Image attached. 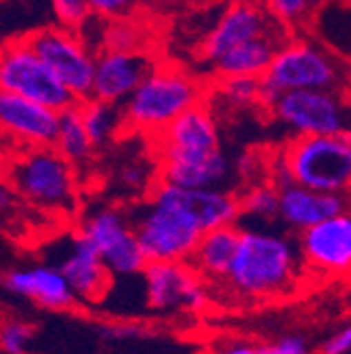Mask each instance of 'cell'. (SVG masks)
Instances as JSON below:
<instances>
[{"mask_svg":"<svg viewBox=\"0 0 351 354\" xmlns=\"http://www.w3.org/2000/svg\"><path fill=\"white\" fill-rule=\"evenodd\" d=\"M301 263L297 243L288 236L265 228H244L223 281L244 297H274L294 287Z\"/></svg>","mask_w":351,"mask_h":354,"instance_id":"cell-1","label":"cell"},{"mask_svg":"<svg viewBox=\"0 0 351 354\" xmlns=\"http://www.w3.org/2000/svg\"><path fill=\"white\" fill-rule=\"evenodd\" d=\"M130 224L148 261H190L204 232L188 203V190L160 180Z\"/></svg>","mask_w":351,"mask_h":354,"instance_id":"cell-2","label":"cell"},{"mask_svg":"<svg viewBox=\"0 0 351 354\" xmlns=\"http://www.w3.org/2000/svg\"><path fill=\"white\" fill-rule=\"evenodd\" d=\"M23 205L49 215H72L80 198L78 169L53 146L19 148L0 165Z\"/></svg>","mask_w":351,"mask_h":354,"instance_id":"cell-3","label":"cell"},{"mask_svg":"<svg viewBox=\"0 0 351 354\" xmlns=\"http://www.w3.org/2000/svg\"><path fill=\"white\" fill-rule=\"evenodd\" d=\"M206 100L204 82L185 68L154 64L122 108L124 133L154 138L170 120Z\"/></svg>","mask_w":351,"mask_h":354,"instance_id":"cell-4","label":"cell"},{"mask_svg":"<svg viewBox=\"0 0 351 354\" xmlns=\"http://www.w3.org/2000/svg\"><path fill=\"white\" fill-rule=\"evenodd\" d=\"M261 80V108H268L274 97L301 88H337L345 91L347 64L328 44L310 38H286Z\"/></svg>","mask_w":351,"mask_h":354,"instance_id":"cell-5","label":"cell"},{"mask_svg":"<svg viewBox=\"0 0 351 354\" xmlns=\"http://www.w3.org/2000/svg\"><path fill=\"white\" fill-rule=\"evenodd\" d=\"M276 158L284 167L290 184L334 194H347L351 188L349 133L292 138Z\"/></svg>","mask_w":351,"mask_h":354,"instance_id":"cell-6","label":"cell"},{"mask_svg":"<svg viewBox=\"0 0 351 354\" xmlns=\"http://www.w3.org/2000/svg\"><path fill=\"white\" fill-rule=\"evenodd\" d=\"M270 116L292 138L349 133V102L337 88H301L286 91L265 108Z\"/></svg>","mask_w":351,"mask_h":354,"instance_id":"cell-7","label":"cell"},{"mask_svg":"<svg viewBox=\"0 0 351 354\" xmlns=\"http://www.w3.org/2000/svg\"><path fill=\"white\" fill-rule=\"evenodd\" d=\"M0 91L21 95L55 112L78 104L45 62L36 55L28 38H15L0 44Z\"/></svg>","mask_w":351,"mask_h":354,"instance_id":"cell-8","label":"cell"},{"mask_svg":"<svg viewBox=\"0 0 351 354\" xmlns=\"http://www.w3.org/2000/svg\"><path fill=\"white\" fill-rule=\"evenodd\" d=\"M26 38L36 55L45 62V66L76 97V102L91 97L97 51L80 36L78 30L49 26L32 32Z\"/></svg>","mask_w":351,"mask_h":354,"instance_id":"cell-9","label":"cell"},{"mask_svg":"<svg viewBox=\"0 0 351 354\" xmlns=\"http://www.w3.org/2000/svg\"><path fill=\"white\" fill-rule=\"evenodd\" d=\"M78 234L97 251L112 274L135 277L148 263L133 224L118 207L103 205L89 211L80 221Z\"/></svg>","mask_w":351,"mask_h":354,"instance_id":"cell-10","label":"cell"},{"mask_svg":"<svg viewBox=\"0 0 351 354\" xmlns=\"http://www.w3.org/2000/svg\"><path fill=\"white\" fill-rule=\"evenodd\" d=\"M278 30L286 28L270 15L261 0H234L206 34L200 47V57L210 66L238 44Z\"/></svg>","mask_w":351,"mask_h":354,"instance_id":"cell-11","label":"cell"},{"mask_svg":"<svg viewBox=\"0 0 351 354\" xmlns=\"http://www.w3.org/2000/svg\"><path fill=\"white\" fill-rule=\"evenodd\" d=\"M148 304L154 310H202L208 304L206 285L188 261H148L141 270Z\"/></svg>","mask_w":351,"mask_h":354,"instance_id":"cell-12","label":"cell"},{"mask_svg":"<svg viewBox=\"0 0 351 354\" xmlns=\"http://www.w3.org/2000/svg\"><path fill=\"white\" fill-rule=\"evenodd\" d=\"M301 261L324 274H345L351 266V217L332 215L299 232Z\"/></svg>","mask_w":351,"mask_h":354,"instance_id":"cell-13","label":"cell"},{"mask_svg":"<svg viewBox=\"0 0 351 354\" xmlns=\"http://www.w3.org/2000/svg\"><path fill=\"white\" fill-rule=\"evenodd\" d=\"M57 118L59 112L47 106L0 91V138L15 148L53 146Z\"/></svg>","mask_w":351,"mask_h":354,"instance_id":"cell-14","label":"cell"},{"mask_svg":"<svg viewBox=\"0 0 351 354\" xmlns=\"http://www.w3.org/2000/svg\"><path fill=\"white\" fill-rule=\"evenodd\" d=\"M154 142L156 158L198 154L219 148V124L212 106H208V102L192 106L156 133Z\"/></svg>","mask_w":351,"mask_h":354,"instance_id":"cell-15","label":"cell"},{"mask_svg":"<svg viewBox=\"0 0 351 354\" xmlns=\"http://www.w3.org/2000/svg\"><path fill=\"white\" fill-rule=\"evenodd\" d=\"M154 59L143 51L99 49L95 55L91 97L122 106L152 70Z\"/></svg>","mask_w":351,"mask_h":354,"instance_id":"cell-16","label":"cell"},{"mask_svg":"<svg viewBox=\"0 0 351 354\" xmlns=\"http://www.w3.org/2000/svg\"><path fill=\"white\" fill-rule=\"evenodd\" d=\"M160 182L179 188H223L232 177V162L221 148L198 154L156 158Z\"/></svg>","mask_w":351,"mask_h":354,"instance_id":"cell-17","label":"cell"},{"mask_svg":"<svg viewBox=\"0 0 351 354\" xmlns=\"http://www.w3.org/2000/svg\"><path fill=\"white\" fill-rule=\"evenodd\" d=\"M347 205V194L320 192L299 184L278 188V219L294 232H303L332 215L345 213Z\"/></svg>","mask_w":351,"mask_h":354,"instance_id":"cell-18","label":"cell"},{"mask_svg":"<svg viewBox=\"0 0 351 354\" xmlns=\"http://www.w3.org/2000/svg\"><path fill=\"white\" fill-rule=\"evenodd\" d=\"M57 268L61 270L74 297L78 299L99 301L112 283V272L108 270L103 259L78 232L72 236V247L68 257Z\"/></svg>","mask_w":351,"mask_h":354,"instance_id":"cell-19","label":"cell"},{"mask_svg":"<svg viewBox=\"0 0 351 354\" xmlns=\"http://www.w3.org/2000/svg\"><path fill=\"white\" fill-rule=\"evenodd\" d=\"M5 285L9 291L38 301L45 308L63 310L74 304V293L63 279L57 266H30V268H17L5 277Z\"/></svg>","mask_w":351,"mask_h":354,"instance_id":"cell-20","label":"cell"},{"mask_svg":"<svg viewBox=\"0 0 351 354\" xmlns=\"http://www.w3.org/2000/svg\"><path fill=\"white\" fill-rule=\"evenodd\" d=\"M290 36L288 30H278L263 34L259 38L246 40L238 47L225 51L210 64L214 76H257L261 78L274 59L280 44Z\"/></svg>","mask_w":351,"mask_h":354,"instance_id":"cell-21","label":"cell"},{"mask_svg":"<svg viewBox=\"0 0 351 354\" xmlns=\"http://www.w3.org/2000/svg\"><path fill=\"white\" fill-rule=\"evenodd\" d=\"M238 236L240 228L236 224L204 230L188 263L202 279L223 281L238 245Z\"/></svg>","mask_w":351,"mask_h":354,"instance_id":"cell-22","label":"cell"},{"mask_svg":"<svg viewBox=\"0 0 351 354\" xmlns=\"http://www.w3.org/2000/svg\"><path fill=\"white\" fill-rule=\"evenodd\" d=\"M76 106L86 136H89L95 150L108 148L118 138H122L124 118H122V108L118 104H110L97 97H86Z\"/></svg>","mask_w":351,"mask_h":354,"instance_id":"cell-23","label":"cell"},{"mask_svg":"<svg viewBox=\"0 0 351 354\" xmlns=\"http://www.w3.org/2000/svg\"><path fill=\"white\" fill-rule=\"evenodd\" d=\"M53 148L66 160H70L76 169L89 165V160L95 156L97 150L93 148L89 136H86V131H84V124L80 120V112H78V106L76 104L59 112Z\"/></svg>","mask_w":351,"mask_h":354,"instance_id":"cell-24","label":"cell"},{"mask_svg":"<svg viewBox=\"0 0 351 354\" xmlns=\"http://www.w3.org/2000/svg\"><path fill=\"white\" fill-rule=\"evenodd\" d=\"M240 217L254 219L259 224H272L278 219V188L263 180L248 186L242 194H238Z\"/></svg>","mask_w":351,"mask_h":354,"instance_id":"cell-25","label":"cell"},{"mask_svg":"<svg viewBox=\"0 0 351 354\" xmlns=\"http://www.w3.org/2000/svg\"><path fill=\"white\" fill-rule=\"evenodd\" d=\"M217 93L223 104L244 110L261 108V80L257 76H217Z\"/></svg>","mask_w":351,"mask_h":354,"instance_id":"cell-26","label":"cell"},{"mask_svg":"<svg viewBox=\"0 0 351 354\" xmlns=\"http://www.w3.org/2000/svg\"><path fill=\"white\" fill-rule=\"evenodd\" d=\"M270 15L288 32L301 28L312 13L314 0H261Z\"/></svg>","mask_w":351,"mask_h":354,"instance_id":"cell-27","label":"cell"},{"mask_svg":"<svg viewBox=\"0 0 351 354\" xmlns=\"http://www.w3.org/2000/svg\"><path fill=\"white\" fill-rule=\"evenodd\" d=\"M49 3L57 19V26H63L70 30H80L93 17L86 0H49Z\"/></svg>","mask_w":351,"mask_h":354,"instance_id":"cell-28","label":"cell"},{"mask_svg":"<svg viewBox=\"0 0 351 354\" xmlns=\"http://www.w3.org/2000/svg\"><path fill=\"white\" fill-rule=\"evenodd\" d=\"M156 171H154V167L146 165L143 160H133V162H126L118 171V182H120V186H124L126 190H133V192L152 190Z\"/></svg>","mask_w":351,"mask_h":354,"instance_id":"cell-29","label":"cell"},{"mask_svg":"<svg viewBox=\"0 0 351 354\" xmlns=\"http://www.w3.org/2000/svg\"><path fill=\"white\" fill-rule=\"evenodd\" d=\"M86 5L93 17L110 21L130 15L137 9L139 0H86Z\"/></svg>","mask_w":351,"mask_h":354,"instance_id":"cell-30","label":"cell"},{"mask_svg":"<svg viewBox=\"0 0 351 354\" xmlns=\"http://www.w3.org/2000/svg\"><path fill=\"white\" fill-rule=\"evenodd\" d=\"M32 339V329L23 323H9L0 329V346L7 354H26Z\"/></svg>","mask_w":351,"mask_h":354,"instance_id":"cell-31","label":"cell"},{"mask_svg":"<svg viewBox=\"0 0 351 354\" xmlns=\"http://www.w3.org/2000/svg\"><path fill=\"white\" fill-rule=\"evenodd\" d=\"M254 354H312V350L301 335H286L276 344L254 346Z\"/></svg>","mask_w":351,"mask_h":354,"instance_id":"cell-32","label":"cell"},{"mask_svg":"<svg viewBox=\"0 0 351 354\" xmlns=\"http://www.w3.org/2000/svg\"><path fill=\"white\" fill-rule=\"evenodd\" d=\"M19 205H23V203L13 192V188L7 182V177L3 175V171H0V221L11 219L19 211Z\"/></svg>","mask_w":351,"mask_h":354,"instance_id":"cell-33","label":"cell"},{"mask_svg":"<svg viewBox=\"0 0 351 354\" xmlns=\"http://www.w3.org/2000/svg\"><path fill=\"white\" fill-rule=\"evenodd\" d=\"M349 348H351V329L343 327L324 342L322 354H347Z\"/></svg>","mask_w":351,"mask_h":354,"instance_id":"cell-34","label":"cell"}]
</instances>
